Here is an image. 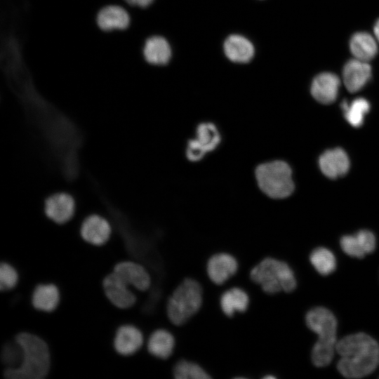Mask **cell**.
<instances>
[{"mask_svg":"<svg viewBox=\"0 0 379 379\" xmlns=\"http://www.w3.org/2000/svg\"><path fill=\"white\" fill-rule=\"evenodd\" d=\"M340 79L329 72L317 75L311 85V93L314 98L322 104L332 103L337 98Z\"/></svg>","mask_w":379,"mask_h":379,"instance_id":"cell-18","label":"cell"},{"mask_svg":"<svg viewBox=\"0 0 379 379\" xmlns=\"http://www.w3.org/2000/svg\"><path fill=\"white\" fill-rule=\"evenodd\" d=\"M342 109L347 122L354 127L362 125L365 115L370 109L369 102L363 98H358L351 102L343 101Z\"/></svg>","mask_w":379,"mask_h":379,"instance_id":"cell-24","label":"cell"},{"mask_svg":"<svg viewBox=\"0 0 379 379\" xmlns=\"http://www.w3.org/2000/svg\"><path fill=\"white\" fill-rule=\"evenodd\" d=\"M371 75V67L368 62L354 58L345 64L343 72L344 84L351 93L361 89L369 80Z\"/></svg>","mask_w":379,"mask_h":379,"instance_id":"cell-15","label":"cell"},{"mask_svg":"<svg viewBox=\"0 0 379 379\" xmlns=\"http://www.w3.org/2000/svg\"><path fill=\"white\" fill-rule=\"evenodd\" d=\"M22 351L20 365L15 368L4 370L7 379H43L50 373L51 367V350L39 335L21 331L15 335Z\"/></svg>","mask_w":379,"mask_h":379,"instance_id":"cell-2","label":"cell"},{"mask_svg":"<svg viewBox=\"0 0 379 379\" xmlns=\"http://www.w3.org/2000/svg\"><path fill=\"white\" fill-rule=\"evenodd\" d=\"M144 343L141 330L133 324H124L115 331L112 345L114 351L122 357L135 354Z\"/></svg>","mask_w":379,"mask_h":379,"instance_id":"cell-8","label":"cell"},{"mask_svg":"<svg viewBox=\"0 0 379 379\" xmlns=\"http://www.w3.org/2000/svg\"><path fill=\"white\" fill-rule=\"evenodd\" d=\"M378 363H379V357H378Z\"/></svg>","mask_w":379,"mask_h":379,"instance_id":"cell-35","label":"cell"},{"mask_svg":"<svg viewBox=\"0 0 379 379\" xmlns=\"http://www.w3.org/2000/svg\"><path fill=\"white\" fill-rule=\"evenodd\" d=\"M142 53L146 62L152 66L168 64L172 55L168 41L160 35L148 36L144 42Z\"/></svg>","mask_w":379,"mask_h":379,"instance_id":"cell-14","label":"cell"},{"mask_svg":"<svg viewBox=\"0 0 379 379\" xmlns=\"http://www.w3.org/2000/svg\"><path fill=\"white\" fill-rule=\"evenodd\" d=\"M173 375L176 379L211 378V376L201 366L187 360H180L175 365Z\"/></svg>","mask_w":379,"mask_h":379,"instance_id":"cell-26","label":"cell"},{"mask_svg":"<svg viewBox=\"0 0 379 379\" xmlns=\"http://www.w3.org/2000/svg\"><path fill=\"white\" fill-rule=\"evenodd\" d=\"M335 350L340 356L338 370L347 378L365 377L373 373L379 364V345L364 333L344 337L337 342Z\"/></svg>","mask_w":379,"mask_h":379,"instance_id":"cell-1","label":"cell"},{"mask_svg":"<svg viewBox=\"0 0 379 379\" xmlns=\"http://www.w3.org/2000/svg\"><path fill=\"white\" fill-rule=\"evenodd\" d=\"M350 48L354 58L368 62L378 52L375 39L366 32L354 34L350 39Z\"/></svg>","mask_w":379,"mask_h":379,"instance_id":"cell-22","label":"cell"},{"mask_svg":"<svg viewBox=\"0 0 379 379\" xmlns=\"http://www.w3.org/2000/svg\"><path fill=\"white\" fill-rule=\"evenodd\" d=\"M255 176L259 188L270 198H286L294 190L291 168L284 161L275 160L258 165Z\"/></svg>","mask_w":379,"mask_h":379,"instance_id":"cell-6","label":"cell"},{"mask_svg":"<svg viewBox=\"0 0 379 379\" xmlns=\"http://www.w3.org/2000/svg\"><path fill=\"white\" fill-rule=\"evenodd\" d=\"M238 270L237 259L227 253H218L208 260L206 272L211 281L217 284H224L234 276Z\"/></svg>","mask_w":379,"mask_h":379,"instance_id":"cell-11","label":"cell"},{"mask_svg":"<svg viewBox=\"0 0 379 379\" xmlns=\"http://www.w3.org/2000/svg\"><path fill=\"white\" fill-rule=\"evenodd\" d=\"M130 20L128 11L119 4L106 5L96 15V23L105 32L125 29L128 27Z\"/></svg>","mask_w":379,"mask_h":379,"instance_id":"cell-13","label":"cell"},{"mask_svg":"<svg viewBox=\"0 0 379 379\" xmlns=\"http://www.w3.org/2000/svg\"><path fill=\"white\" fill-rule=\"evenodd\" d=\"M202 301L199 283L191 278L185 279L168 298L166 313L170 321L175 326L185 324L200 310Z\"/></svg>","mask_w":379,"mask_h":379,"instance_id":"cell-5","label":"cell"},{"mask_svg":"<svg viewBox=\"0 0 379 379\" xmlns=\"http://www.w3.org/2000/svg\"><path fill=\"white\" fill-rule=\"evenodd\" d=\"M1 361L4 369L18 368L22 359V351L18 343L13 340L6 343L1 349Z\"/></svg>","mask_w":379,"mask_h":379,"instance_id":"cell-27","label":"cell"},{"mask_svg":"<svg viewBox=\"0 0 379 379\" xmlns=\"http://www.w3.org/2000/svg\"><path fill=\"white\" fill-rule=\"evenodd\" d=\"M60 292L52 283H41L35 286L31 294V304L39 312H54L60 302Z\"/></svg>","mask_w":379,"mask_h":379,"instance_id":"cell-16","label":"cell"},{"mask_svg":"<svg viewBox=\"0 0 379 379\" xmlns=\"http://www.w3.org/2000/svg\"><path fill=\"white\" fill-rule=\"evenodd\" d=\"M366 254L372 253L376 246L375 235L368 230H363L356 233Z\"/></svg>","mask_w":379,"mask_h":379,"instance_id":"cell-31","label":"cell"},{"mask_svg":"<svg viewBox=\"0 0 379 379\" xmlns=\"http://www.w3.org/2000/svg\"><path fill=\"white\" fill-rule=\"evenodd\" d=\"M307 327L316 333L318 340L312 351V360L317 367H324L333 359L337 344V321L328 309L317 307L310 310L305 317Z\"/></svg>","mask_w":379,"mask_h":379,"instance_id":"cell-3","label":"cell"},{"mask_svg":"<svg viewBox=\"0 0 379 379\" xmlns=\"http://www.w3.org/2000/svg\"><path fill=\"white\" fill-rule=\"evenodd\" d=\"M319 166L326 176L333 179L347 173L350 168V160L343 149L335 148L325 151L320 156Z\"/></svg>","mask_w":379,"mask_h":379,"instance_id":"cell-17","label":"cell"},{"mask_svg":"<svg viewBox=\"0 0 379 379\" xmlns=\"http://www.w3.org/2000/svg\"><path fill=\"white\" fill-rule=\"evenodd\" d=\"M19 274L17 268L8 261H1L0 265V289L8 292L15 288L18 284Z\"/></svg>","mask_w":379,"mask_h":379,"instance_id":"cell-28","label":"cell"},{"mask_svg":"<svg viewBox=\"0 0 379 379\" xmlns=\"http://www.w3.org/2000/svg\"><path fill=\"white\" fill-rule=\"evenodd\" d=\"M340 244L343 251L351 257L362 258L366 255L356 234L343 236Z\"/></svg>","mask_w":379,"mask_h":379,"instance_id":"cell-29","label":"cell"},{"mask_svg":"<svg viewBox=\"0 0 379 379\" xmlns=\"http://www.w3.org/2000/svg\"><path fill=\"white\" fill-rule=\"evenodd\" d=\"M194 138L206 153L217 149L222 138L218 127L211 121H204L198 124Z\"/></svg>","mask_w":379,"mask_h":379,"instance_id":"cell-23","label":"cell"},{"mask_svg":"<svg viewBox=\"0 0 379 379\" xmlns=\"http://www.w3.org/2000/svg\"><path fill=\"white\" fill-rule=\"evenodd\" d=\"M206 152L194 138L190 139L186 145L185 155L187 159L192 162H197L202 160L206 154Z\"/></svg>","mask_w":379,"mask_h":379,"instance_id":"cell-30","label":"cell"},{"mask_svg":"<svg viewBox=\"0 0 379 379\" xmlns=\"http://www.w3.org/2000/svg\"><path fill=\"white\" fill-rule=\"evenodd\" d=\"M45 213L53 222L62 225L74 215L75 203L73 197L67 193H57L45 201Z\"/></svg>","mask_w":379,"mask_h":379,"instance_id":"cell-12","label":"cell"},{"mask_svg":"<svg viewBox=\"0 0 379 379\" xmlns=\"http://www.w3.org/2000/svg\"><path fill=\"white\" fill-rule=\"evenodd\" d=\"M373 32L376 40L379 42V19L376 21L374 25Z\"/></svg>","mask_w":379,"mask_h":379,"instance_id":"cell-33","label":"cell"},{"mask_svg":"<svg viewBox=\"0 0 379 379\" xmlns=\"http://www.w3.org/2000/svg\"><path fill=\"white\" fill-rule=\"evenodd\" d=\"M112 272L116 273L129 286L140 291H146L152 284L147 269L140 263L131 260H122L115 263Z\"/></svg>","mask_w":379,"mask_h":379,"instance_id":"cell-9","label":"cell"},{"mask_svg":"<svg viewBox=\"0 0 379 379\" xmlns=\"http://www.w3.org/2000/svg\"><path fill=\"white\" fill-rule=\"evenodd\" d=\"M112 228L109 222L98 215L88 216L80 227V235L82 239L94 246H101L109 239Z\"/></svg>","mask_w":379,"mask_h":379,"instance_id":"cell-10","label":"cell"},{"mask_svg":"<svg viewBox=\"0 0 379 379\" xmlns=\"http://www.w3.org/2000/svg\"><path fill=\"white\" fill-rule=\"evenodd\" d=\"M155 0H121L120 4L124 8L126 7H138V8H147L150 6Z\"/></svg>","mask_w":379,"mask_h":379,"instance_id":"cell-32","label":"cell"},{"mask_svg":"<svg viewBox=\"0 0 379 379\" xmlns=\"http://www.w3.org/2000/svg\"><path fill=\"white\" fill-rule=\"evenodd\" d=\"M102 288L107 300L118 309H129L136 302V295L129 286L112 271L104 277Z\"/></svg>","mask_w":379,"mask_h":379,"instance_id":"cell-7","label":"cell"},{"mask_svg":"<svg viewBox=\"0 0 379 379\" xmlns=\"http://www.w3.org/2000/svg\"><path fill=\"white\" fill-rule=\"evenodd\" d=\"M263 378L270 379V378H275V377L270 375H267L264 376Z\"/></svg>","mask_w":379,"mask_h":379,"instance_id":"cell-34","label":"cell"},{"mask_svg":"<svg viewBox=\"0 0 379 379\" xmlns=\"http://www.w3.org/2000/svg\"><path fill=\"white\" fill-rule=\"evenodd\" d=\"M223 49L226 57L237 63L248 62L255 53L253 44L247 38L239 34L229 36L224 42Z\"/></svg>","mask_w":379,"mask_h":379,"instance_id":"cell-19","label":"cell"},{"mask_svg":"<svg viewBox=\"0 0 379 379\" xmlns=\"http://www.w3.org/2000/svg\"><path fill=\"white\" fill-rule=\"evenodd\" d=\"M248 305V294L245 291L238 287L225 291L220 298V305L222 312L230 317H232L237 312H245Z\"/></svg>","mask_w":379,"mask_h":379,"instance_id":"cell-21","label":"cell"},{"mask_svg":"<svg viewBox=\"0 0 379 379\" xmlns=\"http://www.w3.org/2000/svg\"><path fill=\"white\" fill-rule=\"evenodd\" d=\"M310 260L315 270L321 275L332 273L336 267V260L328 249L319 247L312 251Z\"/></svg>","mask_w":379,"mask_h":379,"instance_id":"cell-25","label":"cell"},{"mask_svg":"<svg viewBox=\"0 0 379 379\" xmlns=\"http://www.w3.org/2000/svg\"><path fill=\"white\" fill-rule=\"evenodd\" d=\"M175 347V338L171 333L163 328L154 331L148 338L147 349L153 357L160 359H168Z\"/></svg>","mask_w":379,"mask_h":379,"instance_id":"cell-20","label":"cell"},{"mask_svg":"<svg viewBox=\"0 0 379 379\" xmlns=\"http://www.w3.org/2000/svg\"><path fill=\"white\" fill-rule=\"evenodd\" d=\"M251 280L259 284L263 291L273 294L281 291L291 292L296 287V280L291 267L284 261L265 258L250 272Z\"/></svg>","mask_w":379,"mask_h":379,"instance_id":"cell-4","label":"cell"}]
</instances>
